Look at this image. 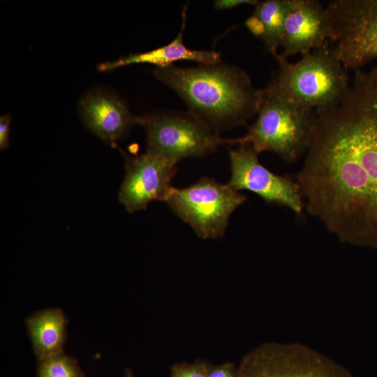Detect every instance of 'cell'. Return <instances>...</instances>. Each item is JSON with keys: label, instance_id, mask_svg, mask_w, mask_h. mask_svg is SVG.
Segmentation results:
<instances>
[{"label": "cell", "instance_id": "4", "mask_svg": "<svg viewBox=\"0 0 377 377\" xmlns=\"http://www.w3.org/2000/svg\"><path fill=\"white\" fill-rule=\"evenodd\" d=\"M257 118L246 133L236 138V145L250 146L258 154H276L293 163L306 152L316 119V110L294 103L265 87Z\"/></svg>", "mask_w": 377, "mask_h": 377}, {"label": "cell", "instance_id": "3", "mask_svg": "<svg viewBox=\"0 0 377 377\" xmlns=\"http://www.w3.org/2000/svg\"><path fill=\"white\" fill-rule=\"evenodd\" d=\"M277 68L265 87L304 108L324 110L337 105L350 87L348 69L329 43L302 56L295 63L278 54Z\"/></svg>", "mask_w": 377, "mask_h": 377}, {"label": "cell", "instance_id": "16", "mask_svg": "<svg viewBox=\"0 0 377 377\" xmlns=\"http://www.w3.org/2000/svg\"><path fill=\"white\" fill-rule=\"evenodd\" d=\"M37 377H84L77 360L63 353L38 360Z\"/></svg>", "mask_w": 377, "mask_h": 377}, {"label": "cell", "instance_id": "18", "mask_svg": "<svg viewBox=\"0 0 377 377\" xmlns=\"http://www.w3.org/2000/svg\"><path fill=\"white\" fill-rule=\"evenodd\" d=\"M237 367L231 362L217 365L209 363L207 377H237Z\"/></svg>", "mask_w": 377, "mask_h": 377}, {"label": "cell", "instance_id": "17", "mask_svg": "<svg viewBox=\"0 0 377 377\" xmlns=\"http://www.w3.org/2000/svg\"><path fill=\"white\" fill-rule=\"evenodd\" d=\"M209 363L200 359L191 363L175 362L170 367V377H207Z\"/></svg>", "mask_w": 377, "mask_h": 377}, {"label": "cell", "instance_id": "10", "mask_svg": "<svg viewBox=\"0 0 377 377\" xmlns=\"http://www.w3.org/2000/svg\"><path fill=\"white\" fill-rule=\"evenodd\" d=\"M123 154L126 175L119 200L126 209L133 213L145 209L154 200L165 201L172 188L176 165L148 151L135 157Z\"/></svg>", "mask_w": 377, "mask_h": 377}, {"label": "cell", "instance_id": "2", "mask_svg": "<svg viewBox=\"0 0 377 377\" xmlns=\"http://www.w3.org/2000/svg\"><path fill=\"white\" fill-rule=\"evenodd\" d=\"M154 75L175 91L188 111L213 131L245 125L257 114L263 91L245 71L221 61L193 68H155Z\"/></svg>", "mask_w": 377, "mask_h": 377}, {"label": "cell", "instance_id": "20", "mask_svg": "<svg viewBox=\"0 0 377 377\" xmlns=\"http://www.w3.org/2000/svg\"><path fill=\"white\" fill-rule=\"evenodd\" d=\"M258 2L256 0H216L214 2V6L216 10H228L244 4L256 6Z\"/></svg>", "mask_w": 377, "mask_h": 377}, {"label": "cell", "instance_id": "13", "mask_svg": "<svg viewBox=\"0 0 377 377\" xmlns=\"http://www.w3.org/2000/svg\"><path fill=\"white\" fill-rule=\"evenodd\" d=\"M182 12L181 29L177 36L169 44L158 48L137 54H131L116 61L99 65L101 71H111L124 66L134 64H150L158 68L173 66L175 61H192L199 64H216L221 60V54L214 50H193L184 43L183 36L186 22V7Z\"/></svg>", "mask_w": 377, "mask_h": 377}, {"label": "cell", "instance_id": "15", "mask_svg": "<svg viewBox=\"0 0 377 377\" xmlns=\"http://www.w3.org/2000/svg\"><path fill=\"white\" fill-rule=\"evenodd\" d=\"M287 4V0L258 1L252 15L245 22L249 30L274 57L281 45Z\"/></svg>", "mask_w": 377, "mask_h": 377}, {"label": "cell", "instance_id": "11", "mask_svg": "<svg viewBox=\"0 0 377 377\" xmlns=\"http://www.w3.org/2000/svg\"><path fill=\"white\" fill-rule=\"evenodd\" d=\"M281 38L282 57L302 56L331 42L332 20L327 7L316 0H287Z\"/></svg>", "mask_w": 377, "mask_h": 377}, {"label": "cell", "instance_id": "9", "mask_svg": "<svg viewBox=\"0 0 377 377\" xmlns=\"http://www.w3.org/2000/svg\"><path fill=\"white\" fill-rule=\"evenodd\" d=\"M231 176L228 184L239 191L253 192L268 203L286 207L302 214L304 201L297 182L289 177L269 170L259 161L258 154L250 146L239 145L229 151Z\"/></svg>", "mask_w": 377, "mask_h": 377}, {"label": "cell", "instance_id": "8", "mask_svg": "<svg viewBox=\"0 0 377 377\" xmlns=\"http://www.w3.org/2000/svg\"><path fill=\"white\" fill-rule=\"evenodd\" d=\"M326 7L331 42L344 66L355 71L377 60V0H335Z\"/></svg>", "mask_w": 377, "mask_h": 377}, {"label": "cell", "instance_id": "21", "mask_svg": "<svg viewBox=\"0 0 377 377\" xmlns=\"http://www.w3.org/2000/svg\"><path fill=\"white\" fill-rule=\"evenodd\" d=\"M125 377H133V373L131 370L128 368L126 369Z\"/></svg>", "mask_w": 377, "mask_h": 377}, {"label": "cell", "instance_id": "6", "mask_svg": "<svg viewBox=\"0 0 377 377\" xmlns=\"http://www.w3.org/2000/svg\"><path fill=\"white\" fill-rule=\"evenodd\" d=\"M246 200L228 184L202 177L186 188L172 186L164 202L198 237L215 239L224 235L231 214Z\"/></svg>", "mask_w": 377, "mask_h": 377}, {"label": "cell", "instance_id": "5", "mask_svg": "<svg viewBox=\"0 0 377 377\" xmlns=\"http://www.w3.org/2000/svg\"><path fill=\"white\" fill-rule=\"evenodd\" d=\"M147 136V151L177 163L188 157H201L219 146L236 145V138H224L189 111H161L136 117Z\"/></svg>", "mask_w": 377, "mask_h": 377}, {"label": "cell", "instance_id": "7", "mask_svg": "<svg viewBox=\"0 0 377 377\" xmlns=\"http://www.w3.org/2000/svg\"><path fill=\"white\" fill-rule=\"evenodd\" d=\"M237 377H353L340 364L300 343L261 344L246 354Z\"/></svg>", "mask_w": 377, "mask_h": 377}, {"label": "cell", "instance_id": "19", "mask_svg": "<svg viewBox=\"0 0 377 377\" xmlns=\"http://www.w3.org/2000/svg\"><path fill=\"white\" fill-rule=\"evenodd\" d=\"M10 117L8 114L0 117V148L5 149L9 146Z\"/></svg>", "mask_w": 377, "mask_h": 377}, {"label": "cell", "instance_id": "14", "mask_svg": "<svg viewBox=\"0 0 377 377\" xmlns=\"http://www.w3.org/2000/svg\"><path fill=\"white\" fill-rule=\"evenodd\" d=\"M26 323L38 360L63 353L66 320L61 309L37 311Z\"/></svg>", "mask_w": 377, "mask_h": 377}, {"label": "cell", "instance_id": "1", "mask_svg": "<svg viewBox=\"0 0 377 377\" xmlns=\"http://www.w3.org/2000/svg\"><path fill=\"white\" fill-rule=\"evenodd\" d=\"M296 182L304 208L330 232L377 249V66L354 71L341 101L316 111Z\"/></svg>", "mask_w": 377, "mask_h": 377}, {"label": "cell", "instance_id": "12", "mask_svg": "<svg viewBox=\"0 0 377 377\" xmlns=\"http://www.w3.org/2000/svg\"><path fill=\"white\" fill-rule=\"evenodd\" d=\"M80 114L98 137L115 145L136 124V117L118 96L103 90L87 93L80 103Z\"/></svg>", "mask_w": 377, "mask_h": 377}]
</instances>
